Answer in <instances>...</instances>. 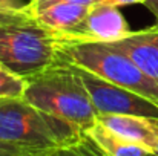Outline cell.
Masks as SVG:
<instances>
[{
	"label": "cell",
	"mask_w": 158,
	"mask_h": 156,
	"mask_svg": "<svg viewBox=\"0 0 158 156\" xmlns=\"http://www.w3.org/2000/svg\"><path fill=\"white\" fill-rule=\"evenodd\" d=\"M98 121L120 138L155 153L158 146V119L137 115H98Z\"/></svg>",
	"instance_id": "cell-8"
},
{
	"label": "cell",
	"mask_w": 158,
	"mask_h": 156,
	"mask_svg": "<svg viewBox=\"0 0 158 156\" xmlns=\"http://www.w3.org/2000/svg\"><path fill=\"white\" fill-rule=\"evenodd\" d=\"M85 133L46 115L25 98H0V141L40 152L77 144Z\"/></svg>",
	"instance_id": "cell-2"
},
{
	"label": "cell",
	"mask_w": 158,
	"mask_h": 156,
	"mask_svg": "<svg viewBox=\"0 0 158 156\" xmlns=\"http://www.w3.org/2000/svg\"><path fill=\"white\" fill-rule=\"evenodd\" d=\"M155 153H157V155H158V146H157V150H155Z\"/></svg>",
	"instance_id": "cell-21"
},
{
	"label": "cell",
	"mask_w": 158,
	"mask_h": 156,
	"mask_svg": "<svg viewBox=\"0 0 158 156\" xmlns=\"http://www.w3.org/2000/svg\"><path fill=\"white\" fill-rule=\"evenodd\" d=\"M78 144L81 146V149H83L89 156H105V153H103V152H102L86 135H83V138L78 141Z\"/></svg>",
	"instance_id": "cell-17"
},
{
	"label": "cell",
	"mask_w": 158,
	"mask_h": 156,
	"mask_svg": "<svg viewBox=\"0 0 158 156\" xmlns=\"http://www.w3.org/2000/svg\"><path fill=\"white\" fill-rule=\"evenodd\" d=\"M43 153L45 152H40V150H35V149H29V147L0 141V156H40Z\"/></svg>",
	"instance_id": "cell-12"
},
{
	"label": "cell",
	"mask_w": 158,
	"mask_h": 156,
	"mask_svg": "<svg viewBox=\"0 0 158 156\" xmlns=\"http://www.w3.org/2000/svg\"><path fill=\"white\" fill-rule=\"evenodd\" d=\"M144 6L154 14V17L157 18V26H158V0H146Z\"/></svg>",
	"instance_id": "cell-19"
},
{
	"label": "cell",
	"mask_w": 158,
	"mask_h": 156,
	"mask_svg": "<svg viewBox=\"0 0 158 156\" xmlns=\"http://www.w3.org/2000/svg\"><path fill=\"white\" fill-rule=\"evenodd\" d=\"M31 5H32V0H0V9L2 11L29 12Z\"/></svg>",
	"instance_id": "cell-15"
},
{
	"label": "cell",
	"mask_w": 158,
	"mask_h": 156,
	"mask_svg": "<svg viewBox=\"0 0 158 156\" xmlns=\"http://www.w3.org/2000/svg\"><path fill=\"white\" fill-rule=\"evenodd\" d=\"M85 135L105 153V156H148L151 153L144 147L129 142L112 133L98 119L91 129L85 132Z\"/></svg>",
	"instance_id": "cell-10"
},
{
	"label": "cell",
	"mask_w": 158,
	"mask_h": 156,
	"mask_svg": "<svg viewBox=\"0 0 158 156\" xmlns=\"http://www.w3.org/2000/svg\"><path fill=\"white\" fill-rule=\"evenodd\" d=\"M146 0H97V3H106V5H112V6H117V8H121V6H129V5H144Z\"/></svg>",
	"instance_id": "cell-18"
},
{
	"label": "cell",
	"mask_w": 158,
	"mask_h": 156,
	"mask_svg": "<svg viewBox=\"0 0 158 156\" xmlns=\"http://www.w3.org/2000/svg\"><path fill=\"white\" fill-rule=\"evenodd\" d=\"M58 58L86 69L106 81L124 87L158 106V81L146 75L124 54L105 43L58 42Z\"/></svg>",
	"instance_id": "cell-3"
},
{
	"label": "cell",
	"mask_w": 158,
	"mask_h": 156,
	"mask_svg": "<svg viewBox=\"0 0 158 156\" xmlns=\"http://www.w3.org/2000/svg\"><path fill=\"white\" fill-rule=\"evenodd\" d=\"M54 3H77V5H85V6H92L97 3V0H34L31 8H29V12L32 14L34 11H39V9H43V8H48Z\"/></svg>",
	"instance_id": "cell-14"
},
{
	"label": "cell",
	"mask_w": 158,
	"mask_h": 156,
	"mask_svg": "<svg viewBox=\"0 0 158 156\" xmlns=\"http://www.w3.org/2000/svg\"><path fill=\"white\" fill-rule=\"evenodd\" d=\"M25 80L23 98L40 112L74 126L81 133L97 122L98 113L72 64L58 58L48 69Z\"/></svg>",
	"instance_id": "cell-1"
},
{
	"label": "cell",
	"mask_w": 158,
	"mask_h": 156,
	"mask_svg": "<svg viewBox=\"0 0 158 156\" xmlns=\"http://www.w3.org/2000/svg\"><path fill=\"white\" fill-rule=\"evenodd\" d=\"M131 28L120 8L95 3L89 8L78 28L66 37H57L64 43H115L131 34Z\"/></svg>",
	"instance_id": "cell-6"
},
{
	"label": "cell",
	"mask_w": 158,
	"mask_h": 156,
	"mask_svg": "<svg viewBox=\"0 0 158 156\" xmlns=\"http://www.w3.org/2000/svg\"><path fill=\"white\" fill-rule=\"evenodd\" d=\"M32 2H34V0H32Z\"/></svg>",
	"instance_id": "cell-22"
},
{
	"label": "cell",
	"mask_w": 158,
	"mask_h": 156,
	"mask_svg": "<svg viewBox=\"0 0 158 156\" xmlns=\"http://www.w3.org/2000/svg\"><path fill=\"white\" fill-rule=\"evenodd\" d=\"M115 51L124 54L146 75L158 81V26L131 32L127 37L109 43Z\"/></svg>",
	"instance_id": "cell-7"
},
{
	"label": "cell",
	"mask_w": 158,
	"mask_h": 156,
	"mask_svg": "<svg viewBox=\"0 0 158 156\" xmlns=\"http://www.w3.org/2000/svg\"><path fill=\"white\" fill-rule=\"evenodd\" d=\"M74 67L98 115H137L158 119V106L155 103L124 87L115 86L86 69Z\"/></svg>",
	"instance_id": "cell-5"
},
{
	"label": "cell",
	"mask_w": 158,
	"mask_h": 156,
	"mask_svg": "<svg viewBox=\"0 0 158 156\" xmlns=\"http://www.w3.org/2000/svg\"><path fill=\"white\" fill-rule=\"evenodd\" d=\"M58 60L55 34L32 22L0 26V63L28 78Z\"/></svg>",
	"instance_id": "cell-4"
},
{
	"label": "cell",
	"mask_w": 158,
	"mask_h": 156,
	"mask_svg": "<svg viewBox=\"0 0 158 156\" xmlns=\"http://www.w3.org/2000/svg\"><path fill=\"white\" fill-rule=\"evenodd\" d=\"M26 80L0 63V98H23Z\"/></svg>",
	"instance_id": "cell-11"
},
{
	"label": "cell",
	"mask_w": 158,
	"mask_h": 156,
	"mask_svg": "<svg viewBox=\"0 0 158 156\" xmlns=\"http://www.w3.org/2000/svg\"><path fill=\"white\" fill-rule=\"evenodd\" d=\"M40 156H89V155L77 142V144L69 146V147H60V149H54V150H49V152H45L43 155Z\"/></svg>",
	"instance_id": "cell-16"
},
{
	"label": "cell",
	"mask_w": 158,
	"mask_h": 156,
	"mask_svg": "<svg viewBox=\"0 0 158 156\" xmlns=\"http://www.w3.org/2000/svg\"><path fill=\"white\" fill-rule=\"evenodd\" d=\"M32 15L29 12H15V11H2L0 9V26L32 22Z\"/></svg>",
	"instance_id": "cell-13"
},
{
	"label": "cell",
	"mask_w": 158,
	"mask_h": 156,
	"mask_svg": "<svg viewBox=\"0 0 158 156\" xmlns=\"http://www.w3.org/2000/svg\"><path fill=\"white\" fill-rule=\"evenodd\" d=\"M89 8L91 6L77 3H54L48 8L34 11L31 15L42 28L48 29L57 37H66L78 28Z\"/></svg>",
	"instance_id": "cell-9"
},
{
	"label": "cell",
	"mask_w": 158,
	"mask_h": 156,
	"mask_svg": "<svg viewBox=\"0 0 158 156\" xmlns=\"http://www.w3.org/2000/svg\"><path fill=\"white\" fill-rule=\"evenodd\" d=\"M148 156H158V155H157V153H149Z\"/></svg>",
	"instance_id": "cell-20"
}]
</instances>
